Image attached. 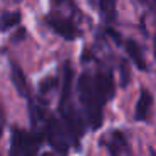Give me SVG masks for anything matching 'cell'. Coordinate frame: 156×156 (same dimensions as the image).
<instances>
[{"label":"cell","mask_w":156,"mask_h":156,"mask_svg":"<svg viewBox=\"0 0 156 156\" xmlns=\"http://www.w3.org/2000/svg\"><path fill=\"white\" fill-rule=\"evenodd\" d=\"M153 52H154V57H156V32H154V37H153Z\"/></svg>","instance_id":"30bf717a"},{"label":"cell","mask_w":156,"mask_h":156,"mask_svg":"<svg viewBox=\"0 0 156 156\" xmlns=\"http://www.w3.org/2000/svg\"><path fill=\"white\" fill-rule=\"evenodd\" d=\"M5 2H12V4H19V2H22V0H5Z\"/></svg>","instance_id":"7c38bea8"},{"label":"cell","mask_w":156,"mask_h":156,"mask_svg":"<svg viewBox=\"0 0 156 156\" xmlns=\"http://www.w3.org/2000/svg\"><path fill=\"white\" fill-rule=\"evenodd\" d=\"M126 52H128V55L131 57V61L138 66V69L144 71V69H146V61H144V55H143L141 47H139L136 42L128 41V42H126Z\"/></svg>","instance_id":"8992f818"},{"label":"cell","mask_w":156,"mask_h":156,"mask_svg":"<svg viewBox=\"0 0 156 156\" xmlns=\"http://www.w3.org/2000/svg\"><path fill=\"white\" fill-rule=\"evenodd\" d=\"M54 5H59V4H62V2H66V0H51Z\"/></svg>","instance_id":"8fae6325"},{"label":"cell","mask_w":156,"mask_h":156,"mask_svg":"<svg viewBox=\"0 0 156 156\" xmlns=\"http://www.w3.org/2000/svg\"><path fill=\"white\" fill-rule=\"evenodd\" d=\"M153 106V96L149 94L148 89H141L136 101V108H134V118L138 121H146L149 114V109Z\"/></svg>","instance_id":"277c9868"},{"label":"cell","mask_w":156,"mask_h":156,"mask_svg":"<svg viewBox=\"0 0 156 156\" xmlns=\"http://www.w3.org/2000/svg\"><path fill=\"white\" fill-rule=\"evenodd\" d=\"M20 22V12H7L0 17V30H9Z\"/></svg>","instance_id":"52a82bcc"},{"label":"cell","mask_w":156,"mask_h":156,"mask_svg":"<svg viewBox=\"0 0 156 156\" xmlns=\"http://www.w3.org/2000/svg\"><path fill=\"white\" fill-rule=\"evenodd\" d=\"M12 82H14L15 89L19 91V94L24 96V98H29L30 91H29L27 77H25L24 71L19 67V64H15V62H12Z\"/></svg>","instance_id":"5b68a950"},{"label":"cell","mask_w":156,"mask_h":156,"mask_svg":"<svg viewBox=\"0 0 156 156\" xmlns=\"http://www.w3.org/2000/svg\"><path fill=\"white\" fill-rule=\"evenodd\" d=\"M29 139H30V134H29V133L22 131L20 128H14L9 156H25L27 148H29Z\"/></svg>","instance_id":"3957f363"},{"label":"cell","mask_w":156,"mask_h":156,"mask_svg":"<svg viewBox=\"0 0 156 156\" xmlns=\"http://www.w3.org/2000/svg\"><path fill=\"white\" fill-rule=\"evenodd\" d=\"M47 25L59 34L61 37L67 39V41H74L79 35V30L69 19H62V17H47Z\"/></svg>","instance_id":"7a4b0ae2"},{"label":"cell","mask_w":156,"mask_h":156,"mask_svg":"<svg viewBox=\"0 0 156 156\" xmlns=\"http://www.w3.org/2000/svg\"><path fill=\"white\" fill-rule=\"evenodd\" d=\"M114 9H116V0H99V10L108 19L114 17Z\"/></svg>","instance_id":"ba28073f"},{"label":"cell","mask_w":156,"mask_h":156,"mask_svg":"<svg viewBox=\"0 0 156 156\" xmlns=\"http://www.w3.org/2000/svg\"><path fill=\"white\" fill-rule=\"evenodd\" d=\"M114 84H112V74L109 72H99L94 77V89H96V98L102 106L106 104L108 99L114 96Z\"/></svg>","instance_id":"6da1fadb"},{"label":"cell","mask_w":156,"mask_h":156,"mask_svg":"<svg viewBox=\"0 0 156 156\" xmlns=\"http://www.w3.org/2000/svg\"><path fill=\"white\" fill-rule=\"evenodd\" d=\"M4 126H5V112L2 104H0V139H2V134H4Z\"/></svg>","instance_id":"9c48e42d"},{"label":"cell","mask_w":156,"mask_h":156,"mask_svg":"<svg viewBox=\"0 0 156 156\" xmlns=\"http://www.w3.org/2000/svg\"><path fill=\"white\" fill-rule=\"evenodd\" d=\"M149 156H156V153H154V151H151V153H149Z\"/></svg>","instance_id":"4fadbf2b"}]
</instances>
